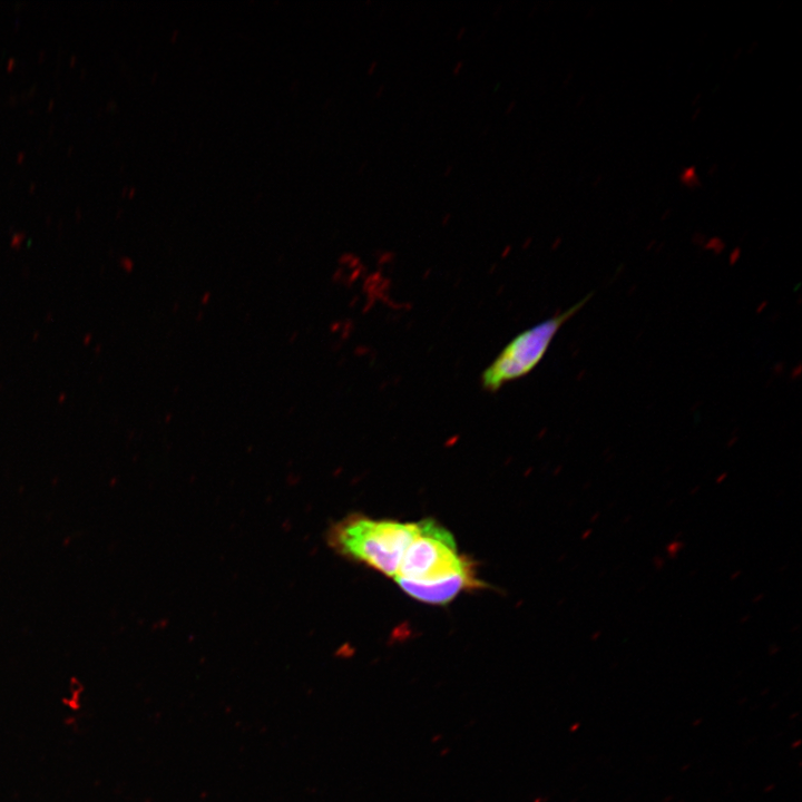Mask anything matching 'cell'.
<instances>
[{"mask_svg":"<svg viewBox=\"0 0 802 802\" xmlns=\"http://www.w3.org/2000/svg\"><path fill=\"white\" fill-rule=\"evenodd\" d=\"M23 156H25V153L21 151V153H19V154L17 155V159H18L19 162H21V159L23 158Z\"/></svg>","mask_w":802,"mask_h":802,"instance_id":"7c38bea8","label":"cell"},{"mask_svg":"<svg viewBox=\"0 0 802 802\" xmlns=\"http://www.w3.org/2000/svg\"><path fill=\"white\" fill-rule=\"evenodd\" d=\"M449 218H450V213H447V214L443 216L442 222H443V223H444V222H448Z\"/></svg>","mask_w":802,"mask_h":802,"instance_id":"4fadbf2b","label":"cell"},{"mask_svg":"<svg viewBox=\"0 0 802 802\" xmlns=\"http://www.w3.org/2000/svg\"><path fill=\"white\" fill-rule=\"evenodd\" d=\"M13 63H14V59H13V58H9V59H8V62H7L8 69H11L12 66H13Z\"/></svg>","mask_w":802,"mask_h":802,"instance_id":"8fae6325","label":"cell"},{"mask_svg":"<svg viewBox=\"0 0 802 802\" xmlns=\"http://www.w3.org/2000/svg\"><path fill=\"white\" fill-rule=\"evenodd\" d=\"M517 106V101L512 99L506 107L505 114L510 115Z\"/></svg>","mask_w":802,"mask_h":802,"instance_id":"8992f818","label":"cell"},{"mask_svg":"<svg viewBox=\"0 0 802 802\" xmlns=\"http://www.w3.org/2000/svg\"><path fill=\"white\" fill-rule=\"evenodd\" d=\"M463 66H464L463 60H458L452 68V74L454 76H458L461 72Z\"/></svg>","mask_w":802,"mask_h":802,"instance_id":"5b68a950","label":"cell"},{"mask_svg":"<svg viewBox=\"0 0 802 802\" xmlns=\"http://www.w3.org/2000/svg\"><path fill=\"white\" fill-rule=\"evenodd\" d=\"M585 296L569 309L520 332L481 373L482 389L496 392L503 384L529 374L542 360L555 335L589 301Z\"/></svg>","mask_w":802,"mask_h":802,"instance_id":"3957f363","label":"cell"},{"mask_svg":"<svg viewBox=\"0 0 802 802\" xmlns=\"http://www.w3.org/2000/svg\"><path fill=\"white\" fill-rule=\"evenodd\" d=\"M376 68H378V60H372L368 68V75H373Z\"/></svg>","mask_w":802,"mask_h":802,"instance_id":"52a82bcc","label":"cell"},{"mask_svg":"<svg viewBox=\"0 0 802 802\" xmlns=\"http://www.w3.org/2000/svg\"><path fill=\"white\" fill-rule=\"evenodd\" d=\"M75 59H76L75 56L70 57V61H75Z\"/></svg>","mask_w":802,"mask_h":802,"instance_id":"9a60e30c","label":"cell"},{"mask_svg":"<svg viewBox=\"0 0 802 802\" xmlns=\"http://www.w3.org/2000/svg\"><path fill=\"white\" fill-rule=\"evenodd\" d=\"M415 531V522L354 514L333 525L327 542L338 554L394 578Z\"/></svg>","mask_w":802,"mask_h":802,"instance_id":"6da1fadb","label":"cell"},{"mask_svg":"<svg viewBox=\"0 0 802 802\" xmlns=\"http://www.w3.org/2000/svg\"><path fill=\"white\" fill-rule=\"evenodd\" d=\"M52 102H55V101L51 99L50 102H49V108H51Z\"/></svg>","mask_w":802,"mask_h":802,"instance_id":"5bb4252c","label":"cell"},{"mask_svg":"<svg viewBox=\"0 0 802 802\" xmlns=\"http://www.w3.org/2000/svg\"><path fill=\"white\" fill-rule=\"evenodd\" d=\"M452 170H453V166H452V165H448V166L444 168L443 175H444L446 177H448V176L452 173Z\"/></svg>","mask_w":802,"mask_h":802,"instance_id":"9c48e42d","label":"cell"},{"mask_svg":"<svg viewBox=\"0 0 802 802\" xmlns=\"http://www.w3.org/2000/svg\"><path fill=\"white\" fill-rule=\"evenodd\" d=\"M397 584L412 598L431 605L447 604L466 588L481 586L473 569L433 585H415L403 580H398Z\"/></svg>","mask_w":802,"mask_h":802,"instance_id":"277c9868","label":"cell"},{"mask_svg":"<svg viewBox=\"0 0 802 802\" xmlns=\"http://www.w3.org/2000/svg\"><path fill=\"white\" fill-rule=\"evenodd\" d=\"M472 561L458 554L452 534L433 519L415 522V531L394 580L433 585L469 571Z\"/></svg>","mask_w":802,"mask_h":802,"instance_id":"7a4b0ae2","label":"cell"},{"mask_svg":"<svg viewBox=\"0 0 802 802\" xmlns=\"http://www.w3.org/2000/svg\"><path fill=\"white\" fill-rule=\"evenodd\" d=\"M466 32H467V28H466V27H460L459 30H458V32H457L456 39H457V40L462 39V38L464 37Z\"/></svg>","mask_w":802,"mask_h":802,"instance_id":"ba28073f","label":"cell"},{"mask_svg":"<svg viewBox=\"0 0 802 802\" xmlns=\"http://www.w3.org/2000/svg\"><path fill=\"white\" fill-rule=\"evenodd\" d=\"M384 88H385L384 85H381V86L378 88V91H376V94H375V97H376V98H380V97L382 96V94L384 92Z\"/></svg>","mask_w":802,"mask_h":802,"instance_id":"30bf717a","label":"cell"}]
</instances>
